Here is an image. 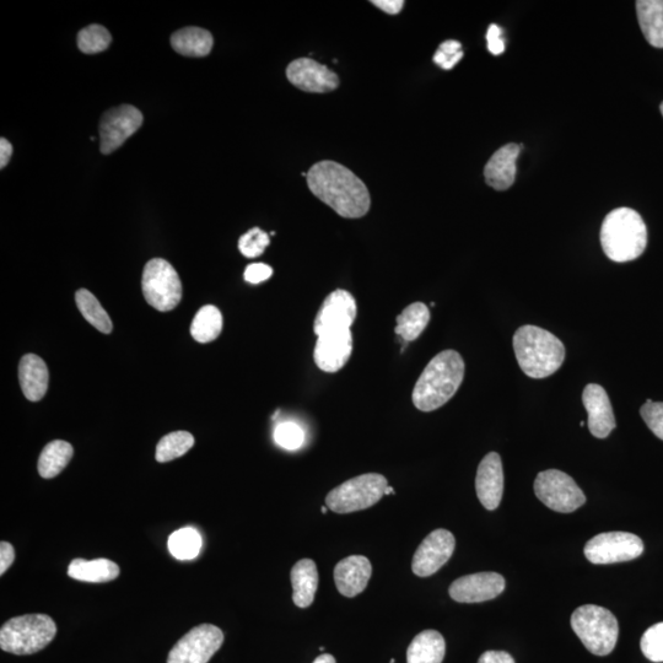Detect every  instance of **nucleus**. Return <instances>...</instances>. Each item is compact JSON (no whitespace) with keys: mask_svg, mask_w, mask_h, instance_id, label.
Returning <instances> with one entry per match:
<instances>
[{"mask_svg":"<svg viewBox=\"0 0 663 663\" xmlns=\"http://www.w3.org/2000/svg\"><path fill=\"white\" fill-rule=\"evenodd\" d=\"M112 37L106 28L101 25L93 24L83 29L78 34L79 50L85 55H96L104 52L111 45Z\"/></svg>","mask_w":663,"mask_h":663,"instance_id":"obj_34","label":"nucleus"},{"mask_svg":"<svg viewBox=\"0 0 663 663\" xmlns=\"http://www.w3.org/2000/svg\"><path fill=\"white\" fill-rule=\"evenodd\" d=\"M273 276V268L264 263H253L246 268L244 278L247 283L260 284Z\"/></svg>","mask_w":663,"mask_h":663,"instance_id":"obj_40","label":"nucleus"},{"mask_svg":"<svg viewBox=\"0 0 663 663\" xmlns=\"http://www.w3.org/2000/svg\"><path fill=\"white\" fill-rule=\"evenodd\" d=\"M396 334L404 342H414L422 336L430 322L429 307L423 303H414L406 307L397 317Z\"/></svg>","mask_w":663,"mask_h":663,"instance_id":"obj_28","label":"nucleus"},{"mask_svg":"<svg viewBox=\"0 0 663 663\" xmlns=\"http://www.w3.org/2000/svg\"><path fill=\"white\" fill-rule=\"evenodd\" d=\"M644 552V543L629 532H606L590 539L585 546V555L592 564H614L630 562Z\"/></svg>","mask_w":663,"mask_h":663,"instance_id":"obj_10","label":"nucleus"},{"mask_svg":"<svg viewBox=\"0 0 663 663\" xmlns=\"http://www.w3.org/2000/svg\"><path fill=\"white\" fill-rule=\"evenodd\" d=\"M465 360L456 350H444L430 360L414 386L412 401L422 412H434L456 395L465 377Z\"/></svg>","mask_w":663,"mask_h":663,"instance_id":"obj_2","label":"nucleus"},{"mask_svg":"<svg viewBox=\"0 0 663 663\" xmlns=\"http://www.w3.org/2000/svg\"><path fill=\"white\" fill-rule=\"evenodd\" d=\"M194 445V438L188 431H174L164 436L156 446L155 458L160 463L170 462L186 455Z\"/></svg>","mask_w":663,"mask_h":663,"instance_id":"obj_33","label":"nucleus"},{"mask_svg":"<svg viewBox=\"0 0 663 663\" xmlns=\"http://www.w3.org/2000/svg\"><path fill=\"white\" fill-rule=\"evenodd\" d=\"M75 301H77L79 311L91 326L101 333L110 334L112 332L111 318L94 294H91L89 290L80 289L75 294Z\"/></svg>","mask_w":663,"mask_h":663,"instance_id":"obj_31","label":"nucleus"},{"mask_svg":"<svg viewBox=\"0 0 663 663\" xmlns=\"http://www.w3.org/2000/svg\"><path fill=\"white\" fill-rule=\"evenodd\" d=\"M357 314L358 307L354 296L347 290H334L318 310L314 332L320 337L325 333L350 330Z\"/></svg>","mask_w":663,"mask_h":663,"instance_id":"obj_13","label":"nucleus"},{"mask_svg":"<svg viewBox=\"0 0 663 663\" xmlns=\"http://www.w3.org/2000/svg\"><path fill=\"white\" fill-rule=\"evenodd\" d=\"M327 510H330V509H328L327 506H323V508H322V514H325V515H326V514H327Z\"/></svg>","mask_w":663,"mask_h":663,"instance_id":"obj_48","label":"nucleus"},{"mask_svg":"<svg viewBox=\"0 0 663 663\" xmlns=\"http://www.w3.org/2000/svg\"><path fill=\"white\" fill-rule=\"evenodd\" d=\"M463 58L462 45L458 41L449 40L442 42L439 50L434 55V62L445 70L456 66Z\"/></svg>","mask_w":663,"mask_h":663,"instance_id":"obj_38","label":"nucleus"},{"mask_svg":"<svg viewBox=\"0 0 663 663\" xmlns=\"http://www.w3.org/2000/svg\"><path fill=\"white\" fill-rule=\"evenodd\" d=\"M660 109H661V113H662V116H663V102H662V104H661Z\"/></svg>","mask_w":663,"mask_h":663,"instance_id":"obj_49","label":"nucleus"},{"mask_svg":"<svg viewBox=\"0 0 663 663\" xmlns=\"http://www.w3.org/2000/svg\"><path fill=\"white\" fill-rule=\"evenodd\" d=\"M505 590V579L498 573H478L457 579L450 586L452 600L479 603L494 600Z\"/></svg>","mask_w":663,"mask_h":663,"instance_id":"obj_16","label":"nucleus"},{"mask_svg":"<svg viewBox=\"0 0 663 663\" xmlns=\"http://www.w3.org/2000/svg\"><path fill=\"white\" fill-rule=\"evenodd\" d=\"M290 578L295 605L299 608L310 607L318 589V571L314 560L301 559L291 569Z\"/></svg>","mask_w":663,"mask_h":663,"instance_id":"obj_23","label":"nucleus"},{"mask_svg":"<svg viewBox=\"0 0 663 663\" xmlns=\"http://www.w3.org/2000/svg\"><path fill=\"white\" fill-rule=\"evenodd\" d=\"M388 494H395V492H393V488H392V487H388V488L386 489V493H385V495H388Z\"/></svg>","mask_w":663,"mask_h":663,"instance_id":"obj_47","label":"nucleus"},{"mask_svg":"<svg viewBox=\"0 0 663 663\" xmlns=\"http://www.w3.org/2000/svg\"><path fill=\"white\" fill-rule=\"evenodd\" d=\"M143 113L137 107L122 105L104 113L100 121V150L109 155L116 152L142 127Z\"/></svg>","mask_w":663,"mask_h":663,"instance_id":"obj_12","label":"nucleus"},{"mask_svg":"<svg viewBox=\"0 0 663 663\" xmlns=\"http://www.w3.org/2000/svg\"><path fill=\"white\" fill-rule=\"evenodd\" d=\"M517 363L531 379L557 373L565 359V347L553 333L536 326H522L514 334Z\"/></svg>","mask_w":663,"mask_h":663,"instance_id":"obj_3","label":"nucleus"},{"mask_svg":"<svg viewBox=\"0 0 663 663\" xmlns=\"http://www.w3.org/2000/svg\"><path fill=\"white\" fill-rule=\"evenodd\" d=\"M12 155V144H10L9 140L5 138L0 139V167H2V169L9 164Z\"/></svg>","mask_w":663,"mask_h":663,"instance_id":"obj_45","label":"nucleus"},{"mask_svg":"<svg viewBox=\"0 0 663 663\" xmlns=\"http://www.w3.org/2000/svg\"><path fill=\"white\" fill-rule=\"evenodd\" d=\"M223 643L221 629L212 624L198 625L177 641L167 663H208Z\"/></svg>","mask_w":663,"mask_h":663,"instance_id":"obj_11","label":"nucleus"},{"mask_svg":"<svg viewBox=\"0 0 663 663\" xmlns=\"http://www.w3.org/2000/svg\"><path fill=\"white\" fill-rule=\"evenodd\" d=\"M223 315L217 306H203L194 316L191 325V334L198 343L215 341L223 331Z\"/></svg>","mask_w":663,"mask_h":663,"instance_id":"obj_30","label":"nucleus"},{"mask_svg":"<svg viewBox=\"0 0 663 663\" xmlns=\"http://www.w3.org/2000/svg\"><path fill=\"white\" fill-rule=\"evenodd\" d=\"M501 34H503V30L498 25L489 26L487 32L488 50L494 56H499L505 51V42Z\"/></svg>","mask_w":663,"mask_h":663,"instance_id":"obj_41","label":"nucleus"},{"mask_svg":"<svg viewBox=\"0 0 663 663\" xmlns=\"http://www.w3.org/2000/svg\"><path fill=\"white\" fill-rule=\"evenodd\" d=\"M70 578L84 582H110L120 575V567L109 559H74L68 568Z\"/></svg>","mask_w":663,"mask_h":663,"instance_id":"obj_25","label":"nucleus"},{"mask_svg":"<svg viewBox=\"0 0 663 663\" xmlns=\"http://www.w3.org/2000/svg\"><path fill=\"white\" fill-rule=\"evenodd\" d=\"M74 455L73 446L67 441L55 440L45 446L39 458V473L42 478L51 479L58 476L68 466Z\"/></svg>","mask_w":663,"mask_h":663,"instance_id":"obj_29","label":"nucleus"},{"mask_svg":"<svg viewBox=\"0 0 663 663\" xmlns=\"http://www.w3.org/2000/svg\"><path fill=\"white\" fill-rule=\"evenodd\" d=\"M476 492L485 509L493 511L500 505L504 493V471L497 452H490L479 465Z\"/></svg>","mask_w":663,"mask_h":663,"instance_id":"obj_18","label":"nucleus"},{"mask_svg":"<svg viewBox=\"0 0 663 663\" xmlns=\"http://www.w3.org/2000/svg\"><path fill=\"white\" fill-rule=\"evenodd\" d=\"M522 145L510 143L500 148L485 165L484 177L487 185L497 191L509 190L516 179V161Z\"/></svg>","mask_w":663,"mask_h":663,"instance_id":"obj_21","label":"nucleus"},{"mask_svg":"<svg viewBox=\"0 0 663 663\" xmlns=\"http://www.w3.org/2000/svg\"><path fill=\"white\" fill-rule=\"evenodd\" d=\"M636 12L646 41L652 47L663 48V0H639Z\"/></svg>","mask_w":663,"mask_h":663,"instance_id":"obj_27","label":"nucleus"},{"mask_svg":"<svg viewBox=\"0 0 663 663\" xmlns=\"http://www.w3.org/2000/svg\"><path fill=\"white\" fill-rule=\"evenodd\" d=\"M478 663H515V660L505 651H487L479 657Z\"/></svg>","mask_w":663,"mask_h":663,"instance_id":"obj_43","label":"nucleus"},{"mask_svg":"<svg viewBox=\"0 0 663 663\" xmlns=\"http://www.w3.org/2000/svg\"><path fill=\"white\" fill-rule=\"evenodd\" d=\"M446 652L444 636L436 630H424L407 650V663H442Z\"/></svg>","mask_w":663,"mask_h":663,"instance_id":"obj_24","label":"nucleus"},{"mask_svg":"<svg viewBox=\"0 0 663 663\" xmlns=\"http://www.w3.org/2000/svg\"><path fill=\"white\" fill-rule=\"evenodd\" d=\"M371 4L390 15L400 14L404 7L403 0H373Z\"/></svg>","mask_w":663,"mask_h":663,"instance_id":"obj_44","label":"nucleus"},{"mask_svg":"<svg viewBox=\"0 0 663 663\" xmlns=\"http://www.w3.org/2000/svg\"><path fill=\"white\" fill-rule=\"evenodd\" d=\"M536 497L547 508L569 514L586 503L585 494L569 474L558 470L543 471L535 482Z\"/></svg>","mask_w":663,"mask_h":663,"instance_id":"obj_9","label":"nucleus"},{"mask_svg":"<svg viewBox=\"0 0 663 663\" xmlns=\"http://www.w3.org/2000/svg\"><path fill=\"white\" fill-rule=\"evenodd\" d=\"M314 663H337L332 655L323 654L318 656Z\"/></svg>","mask_w":663,"mask_h":663,"instance_id":"obj_46","label":"nucleus"},{"mask_svg":"<svg viewBox=\"0 0 663 663\" xmlns=\"http://www.w3.org/2000/svg\"><path fill=\"white\" fill-rule=\"evenodd\" d=\"M48 374L45 360L35 354L23 357L19 365V381L24 396L31 402H39L45 397L48 388Z\"/></svg>","mask_w":663,"mask_h":663,"instance_id":"obj_22","label":"nucleus"},{"mask_svg":"<svg viewBox=\"0 0 663 663\" xmlns=\"http://www.w3.org/2000/svg\"><path fill=\"white\" fill-rule=\"evenodd\" d=\"M214 39L209 31L201 28H185L171 36V46L186 57H206L213 50Z\"/></svg>","mask_w":663,"mask_h":663,"instance_id":"obj_26","label":"nucleus"},{"mask_svg":"<svg viewBox=\"0 0 663 663\" xmlns=\"http://www.w3.org/2000/svg\"><path fill=\"white\" fill-rule=\"evenodd\" d=\"M167 544L172 557L177 560H192L201 553L203 539L196 528L185 527L172 533Z\"/></svg>","mask_w":663,"mask_h":663,"instance_id":"obj_32","label":"nucleus"},{"mask_svg":"<svg viewBox=\"0 0 663 663\" xmlns=\"http://www.w3.org/2000/svg\"><path fill=\"white\" fill-rule=\"evenodd\" d=\"M641 651L652 662H663V623L652 625L641 638Z\"/></svg>","mask_w":663,"mask_h":663,"instance_id":"obj_37","label":"nucleus"},{"mask_svg":"<svg viewBox=\"0 0 663 663\" xmlns=\"http://www.w3.org/2000/svg\"><path fill=\"white\" fill-rule=\"evenodd\" d=\"M582 403L589 414L587 423L591 434L595 438L606 439L616 429L617 423L605 388L597 384L587 385L582 393Z\"/></svg>","mask_w":663,"mask_h":663,"instance_id":"obj_19","label":"nucleus"},{"mask_svg":"<svg viewBox=\"0 0 663 663\" xmlns=\"http://www.w3.org/2000/svg\"><path fill=\"white\" fill-rule=\"evenodd\" d=\"M57 625L46 614L15 617L0 629V648L14 655H32L52 643Z\"/></svg>","mask_w":663,"mask_h":663,"instance_id":"obj_5","label":"nucleus"},{"mask_svg":"<svg viewBox=\"0 0 663 663\" xmlns=\"http://www.w3.org/2000/svg\"><path fill=\"white\" fill-rule=\"evenodd\" d=\"M571 628L596 656H607L616 648L619 625L611 611L600 606H581L571 616Z\"/></svg>","mask_w":663,"mask_h":663,"instance_id":"obj_6","label":"nucleus"},{"mask_svg":"<svg viewBox=\"0 0 663 663\" xmlns=\"http://www.w3.org/2000/svg\"><path fill=\"white\" fill-rule=\"evenodd\" d=\"M274 441L277 445L288 451L300 449L304 444L305 434L298 424L285 422L277 425L274 430Z\"/></svg>","mask_w":663,"mask_h":663,"instance_id":"obj_36","label":"nucleus"},{"mask_svg":"<svg viewBox=\"0 0 663 663\" xmlns=\"http://www.w3.org/2000/svg\"><path fill=\"white\" fill-rule=\"evenodd\" d=\"M142 289L147 303L161 312L174 310L182 299L179 274L163 258H154L145 264Z\"/></svg>","mask_w":663,"mask_h":663,"instance_id":"obj_8","label":"nucleus"},{"mask_svg":"<svg viewBox=\"0 0 663 663\" xmlns=\"http://www.w3.org/2000/svg\"><path fill=\"white\" fill-rule=\"evenodd\" d=\"M456 547L455 536L450 531L439 528L430 533L415 552L412 562L413 573L419 578L438 573L449 562Z\"/></svg>","mask_w":663,"mask_h":663,"instance_id":"obj_14","label":"nucleus"},{"mask_svg":"<svg viewBox=\"0 0 663 663\" xmlns=\"http://www.w3.org/2000/svg\"><path fill=\"white\" fill-rule=\"evenodd\" d=\"M287 78L295 88L305 93H330L339 86L338 75L311 58H299L291 62L287 68Z\"/></svg>","mask_w":663,"mask_h":663,"instance_id":"obj_15","label":"nucleus"},{"mask_svg":"<svg viewBox=\"0 0 663 663\" xmlns=\"http://www.w3.org/2000/svg\"><path fill=\"white\" fill-rule=\"evenodd\" d=\"M601 245L609 260L630 262L643 255L648 246V228L638 212L618 208L603 220Z\"/></svg>","mask_w":663,"mask_h":663,"instance_id":"obj_4","label":"nucleus"},{"mask_svg":"<svg viewBox=\"0 0 663 663\" xmlns=\"http://www.w3.org/2000/svg\"><path fill=\"white\" fill-rule=\"evenodd\" d=\"M387 488V479L382 474H363L331 490L326 498V506L336 514L369 509L385 497Z\"/></svg>","mask_w":663,"mask_h":663,"instance_id":"obj_7","label":"nucleus"},{"mask_svg":"<svg viewBox=\"0 0 663 663\" xmlns=\"http://www.w3.org/2000/svg\"><path fill=\"white\" fill-rule=\"evenodd\" d=\"M15 560V549L8 542L0 543V575H4Z\"/></svg>","mask_w":663,"mask_h":663,"instance_id":"obj_42","label":"nucleus"},{"mask_svg":"<svg viewBox=\"0 0 663 663\" xmlns=\"http://www.w3.org/2000/svg\"><path fill=\"white\" fill-rule=\"evenodd\" d=\"M271 244V237L260 228H253L239 240V250L247 258H257Z\"/></svg>","mask_w":663,"mask_h":663,"instance_id":"obj_35","label":"nucleus"},{"mask_svg":"<svg viewBox=\"0 0 663 663\" xmlns=\"http://www.w3.org/2000/svg\"><path fill=\"white\" fill-rule=\"evenodd\" d=\"M373 574L370 560L363 555H352L341 560L334 568V582L339 594L348 598L358 596L366 589Z\"/></svg>","mask_w":663,"mask_h":663,"instance_id":"obj_20","label":"nucleus"},{"mask_svg":"<svg viewBox=\"0 0 663 663\" xmlns=\"http://www.w3.org/2000/svg\"><path fill=\"white\" fill-rule=\"evenodd\" d=\"M353 353V334L350 330L322 334L314 350L317 368L333 374L342 370Z\"/></svg>","mask_w":663,"mask_h":663,"instance_id":"obj_17","label":"nucleus"},{"mask_svg":"<svg viewBox=\"0 0 663 663\" xmlns=\"http://www.w3.org/2000/svg\"><path fill=\"white\" fill-rule=\"evenodd\" d=\"M640 414L652 433L663 440V402L646 401L640 409Z\"/></svg>","mask_w":663,"mask_h":663,"instance_id":"obj_39","label":"nucleus"},{"mask_svg":"<svg viewBox=\"0 0 663 663\" xmlns=\"http://www.w3.org/2000/svg\"><path fill=\"white\" fill-rule=\"evenodd\" d=\"M309 190L346 219L365 217L371 208L368 187L348 167L332 160L318 161L307 172Z\"/></svg>","mask_w":663,"mask_h":663,"instance_id":"obj_1","label":"nucleus"}]
</instances>
